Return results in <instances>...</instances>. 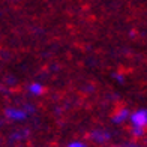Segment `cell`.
<instances>
[{
	"mask_svg": "<svg viewBox=\"0 0 147 147\" xmlns=\"http://www.w3.org/2000/svg\"><path fill=\"white\" fill-rule=\"evenodd\" d=\"M66 147H89L87 143H84L83 140H74V141H69L66 144Z\"/></svg>",
	"mask_w": 147,
	"mask_h": 147,
	"instance_id": "obj_8",
	"label": "cell"
},
{
	"mask_svg": "<svg viewBox=\"0 0 147 147\" xmlns=\"http://www.w3.org/2000/svg\"><path fill=\"white\" fill-rule=\"evenodd\" d=\"M111 147H123V146H111Z\"/></svg>",
	"mask_w": 147,
	"mask_h": 147,
	"instance_id": "obj_12",
	"label": "cell"
},
{
	"mask_svg": "<svg viewBox=\"0 0 147 147\" xmlns=\"http://www.w3.org/2000/svg\"><path fill=\"white\" fill-rule=\"evenodd\" d=\"M27 135H29V131L27 129H21V131H17V132L12 134L11 140H15V141H17V140H24Z\"/></svg>",
	"mask_w": 147,
	"mask_h": 147,
	"instance_id": "obj_7",
	"label": "cell"
},
{
	"mask_svg": "<svg viewBox=\"0 0 147 147\" xmlns=\"http://www.w3.org/2000/svg\"><path fill=\"white\" fill-rule=\"evenodd\" d=\"M111 77L114 78L119 84H123V83H125V75H123L122 72H113V74H111Z\"/></svg>",
	"mask_w": 147,
	"mask_h": 147,
	"instance_id": "obj_10",
	"label": "cell"
},
{
	"mask_svg": "<svg viewBox=\"0 0 147 147\" xmlns=\"http://www.w3.org/2000/svg\"><path fill=\"white\" fill-rule=\"evenodd\" d=\"M131 114H132V113L129 111V108L122 107V108H119L116 113H113L111 122L114 123V125H123L125 122H128V120L131 119Z\"/></svg>",
	"mask_w": 147,
	"mask_h": 147,
	"instance_id": "obj_4",
	"label": "cell"
},
{
	"mask_svg": "<svg viewBox=\"0 0 147 147\" xmlns=\"http://www.w3.org/2000/svg\"><path fill=\"white\" fill-rule=\"evenodd\" d=\"M27 92L30 93L32 96H36L38 98V96H42L44 93H45V87H44V84L35 81V83H30L27 86Z\"/></svg>",
	"mask_w": 147,
	"mask_h": 147,
	"instance_id": "obj_5",
	"label": "cell"
},
{
	"mask_svg": "<svg viewBox=\"0 0 147 147\" xmlns=\"http://www.w3.org/2000/svg\"><path fill=\"white\" fill-rule=\"evenodd\" d=\"M135 35H137V33H135V30H131V32H129V36H131V38H134Z\"/></svg>",
	"mask_w": 147,
	"mask_h": 147,
	"instance_id": "obj_11",
	"label": "cell"
},
{
	"mask_svg": "<svg viewBox=\"0 0 147 147\" xmlns=\"http://www.w3.org/2000/svg\"><path fill=\"white\" fill-rule=\"evenodd\" d=\"M129 123L134 128H144L147 129V108H138L132 111Z\"/></svg>",
	"mask_w": 147,
	"mask_h": 147,
	"instance_id": "obj_2",
	"label": "cell"
},
{
	"mask_svg": "<svg viewBox=\"0 0 147 147\" xmlns=\"http://www.w3.org/2000/svg\"><path fill=\"white\" fill-rule=\"evenodd\" d=\"M23 110H24L26 113H27L29 116H32V114H35V113H36V107L33 105V104H29V102H26V105L23 107Z\"/></svg>",
	"mask_w": 147,
	"mask_h": 147,
	"instance_id": "obj_9",
	"label": "cell"
},
{
	"mask_svg": "<svg viewBox=\"0 0 147 147\" xmlns=\"http://www.w3.org/2000/svg\"><path fill=\"white\" fill-rule=\"evenodd\" d=\"M3 116L9 120V122H24L27 120L29 114L23 108H17V107H6L3 110Z\"/></svg>",
	"mask_w": 147,
	"mask_h": 147,
	"instance_id": "obj_1",
	"label": "cell"
},
{
	"mask_svg": "<svg viewBox=\"0 0 147 147\" xmlns=\"http://www.w3.org/2000/svg\"><path fill=\"white\" fill-rule=\"evenodd\" d=\"M146 131H147V129H144V128H134V126H131L129 134H131L132 138L140 140V138H143V137L146 135Z\"/></svg>",
	"mask_w": 147,
	"mask_h": 147,
	"instance_id": "obj_6",
	"label": "cell"
},
{
	"mask_svg": "<svg viewBox=\"0 0 147 147\" xmlns=\"http://www.w3.org/2000/svg\"><path fill=\"white\" fill-rule=\"evenodd\" d=\"M89 138L96 144H105L111 140V132L98 128V129H93V131L89 132Z\"/></svg>",
	"mask_w": 147,
	"mask_h": 147,
	"instance_id": "obj_3",
	"label": "cell"
}]
</instances>
